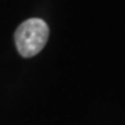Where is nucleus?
Returning a JSON list of instances; mask_svg holds the SVG:
<instances>
[{
  "label": "nucleus",
  "mask_w": 125,
  "mask_h": 125,
  "mask_svg": "<svg viewBox=\"0 0 125 125\" xmlns=\"http://www.w3.org/2000/svg\"><path fill=\"white\" fill-rule=\"evenodd\" d=\"M49 26L40 18H31L15 31L14 40L18 52L23 58H32L41 51L49 40Z\"/></svg>",
  "instance_id": "f257e3e1"
}]
</instances>
